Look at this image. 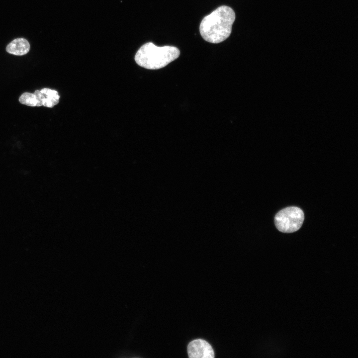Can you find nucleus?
Instances as JSON below:
<instances>
[{"label":"nucleus","mask_w":358,"mask_h":358,"mask_svg":"<svg viewBox=\"0 0 358 358\" xmlns=\"http://www.w3.org/2000/svg\"><path fill=\"white\" fill-rule=\"evenodd\" d=\"M179 50L176 47H158L148 42L142 45L135 56V60L140 66L150 70L162 68L177 59Z\"/></svg>","instance_id":"nucleus-2"},{"label":"nucleus","mask_w":358,"mask_h":358,"mask_svg":"<svg viewBox=\"0 0 358 358\" xmlns=\"http://www.w3.org/2000/svg\"><path fill=\"white\" fill-rule=\"evenodd\" d=\"M44 94V98L42 100V105L47 107H53L59 101L60 95L57 91L48 88H44L40 90Z\"/></svg>","instance_id":"nucleus-7"},{"label":"nucleus","mask_w":358,"mask_h":358,"mask_svg":"<svg viewBox=\"0 0 358 358\" xmlns=\"http://www.w3.org/2000/svg\"><path fill=\"white\" fill-rule=\"evenodd\" d=\"M44 98V94L39 90H36L34 93L25 92L22 93L19 98V102L24 105L30 106H41L42 100Z\"/></svg>","instance_id":"nucleus-6"},{"label":"nucleus","mask_w":358,"mask_h":358,"mask_svg":"<svg viewBox=\"0 0 358 358\" xmlns=\"http://www.w3.org/2000/svg\"><path fill=\"white\" fill-rule=\"evenodd\" d=\"M235 19V13L229 6L222 5L205 16L202 20L199 31L207 42L219 43L230 36Z\"/></svg>","instance_id":"nucleus-1"},{"label":"nucleus","mask_w":358,"mask_h":358,"mask_svg":"<svg viewBox=\"0 0 358 358\" xmlns=\"http://www.w3.org/2000/svg\"><path fill=\"white\" fill-rule=\"evenodd\" d=\"M187 353L190 358H213L214 353L211 345L202 339L194 340L189 343Z\"/></svg>","instance_id":"nucleus-4"},{"label":"nucleus","mask_w":358,"mask_h":358,"mask_svg":"<svg viewBox=\"0 0 358 358\" xmlns=\"http://www.w3.org/2000/svg\"><path fill=\"white\" fill-rule=\"evenodd\" d=\"M30 49V45L27 40L19 38L12 41L6 46V50L10 54L22 56L27 54Z\"/></svg>","instance_id":"nucleus-5"},{"label":"nucleus","mask_w":358,"mask_h":358,"mask_svg":"<svg viewBox=\"0 0 358 358\" xmlns=\"http://www.w3.org/2000/svg\"><path fill=\"white\" fill-rule=\"evenodd\" d=\"M304 220V212L301 208L290 206L282 209L276 214L274 223L280 232L291 233L300 228Z\"/></svg>","instance_id":"nucleus-3"}]
</instances>
